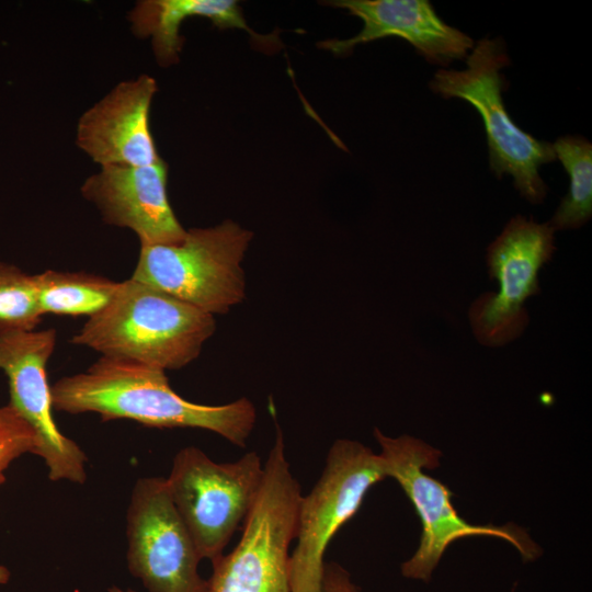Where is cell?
<instances>
[{
  "mask_svg": "<svg viewBox=\"0 0 592 592\" xmlns=\"http://www.w3.org/2000/svg\"><path fill=\"white\" fill-rule=\"evenodd\" d=\"M555 230L546 224L517 215L510 219L487 251L489 274L498 293L480 295L469 308L476 339L483 345L502 346L525 330L528 317L523 305L539 293L538 273L555 252Z\"/></svg>",
  "mask_w": 592,
  "mask_h": 592,
  "instance_id": "9c48e42d",
  "label": "cell"
},
{
  "mask_svg": "<svg viewBox=\"0 0 592 592\" xmlns=\"http://www.w3.org/2000/svg\"><path fill=\"white\" fill-rule=\"evenodd\" d=\"M127 566L148 592H208L202 560L169 494L166 478L136 481L127 510Z\"/></svg>",
  "mask_w": 592,
  "mask_h": 592,
  "instance_id": "30bf717a",
  "label": "cell"
},
{
  "mask_svg": "<svg viewBox=\"0 0 592 592\" xmlns=\"http://www.w3.org/2000/svg\"><path fill=\"white\" fill-rule=\"evenodd\" d=\"M345 9L363 22L361 32L348 39H327L318 45L335 55L356 45L388 36L410 43L425 59L442 66L466 59L474 47L467 34L445 23L426 0H338L328 2Z\"/></svg>",
  "mask_w": 592,
  "mask_h": 592,
  "instance_id": "5bb4252c",
  "label": "cell"
},
{
  "mask_svg": "<svg viewBox=\"0 0 592 592\" xmlns=\"http://www.w3.org/2000/svg\"><path fill=\"white\" fill-rule=\"evenodd\" d=\"M374 437L380 446L379 456L386 476L400 485L421 522L419 546L401 563L402 577L430 582L446 549L464 537L503 539L519 551L525 562L535 561L543 554L527 531L514 523L473 524L458 514L448 487L423 471L440 466V449L414 436H387L377 428L374 429Z\"/></svg>",
  "mask_w": 592,
  "mask_h": 592,
  "instance_id": "3957f363",
  "label": "cell"
},
{
  "mask_svg": "<svg viewBox=\"0 0 592 592\" xmlns=\"http://www.w3.org/2000/svg\"><path fill=\"white\" fill-rule=\"evenodd\" d=\"M168 168L163 160L149 166H104L81 186L84 198L105 223L134 231L140 244H168L183 239L167 194Z\"/></svg>",
  "mask_w": 592,
  "mask_h": 592,
  "instance_id": "7c38bea8",
  "label": "cell"
},
{
  "mask_svg": "<svg viewBox=\"0 0 592 592\" xmlns=\"http://www.w3.org/2000/svg\"><path fill=\"white\" fill-rule=\"evenodd\" d=\"M300 498L276 426L255 502L236 547L212 563L208 592H291L289 547L296 537Z\"/></svg>",
  "mask_w": 592,
  "mask_h": 592,
  "instance_id": "277c9868",
  "label": "cell"
},
{
  "mask_svg": "<svg viewBox=\"0 0 592 592\" xmlns=\"http://www.w3.org/2000/svg\"><path fill=\"white\" fill-rule=\"evenodd\" d=\"M466 69H440L430 81L433 92L457 98L480 114L488 140L491 171L512 175L515 189L533 204L542 203L547 186L539 175L543 164L556 160L553 144L523 132L510 117L502 99L501 69L510 60L499 39H480L466 57Z\"/></svg>",
  "mask_w": 592,
  "mask_h": 592,
  "instance_id": "5b68a950",
  "label": "cell"
},
{
  "mask_svg": "<svg viewBox=\"0 0 592 592\" xmlns=\"http://www.w3.org/2000/svg\"><path fill=\"white\" fill-rule=\"evenodd\" d=\"M39 311L64 316H88L102 310L118 283L86 272L46 270L33 275Z\"/></svg>",
  "mask_w": 592,
  "mask_h": 592,
  "instance_id": "2e32d148",
  "label": "cell"
},
{
  "mask_svg": "<svg viewBox=\"0 0 592 592\" xmlns=\"http://www.w3.org/2000/svg\"><path fill=\"white\" fill-rule=\"evenodd\" d=\"M50 389L58 411L94 412L102 420L129 419L161 429H204L238 447L247 445L257 420L248 398L219 406L195 403L171 388L163 369L126 360L102 356L84 373L62 377Z\"/></svg>",
  "mask_w": 592,
  "mask_h": 592,
  "instance_id": "6da1fadb",
  "label": "cell"
},
{
  "mask_svg": "<svg viewBox=\"0 0 592 592\" xmlns=\"http://www.w3.org/2000/svg\"><path fill=\"white\" fill-rule=\"evenodd\" d=\"M553 149L569 175L570 185L548 224L555 231L579 228L592 215V145L583 137L566 136L558 138Z\"/></svg>",
  "mask_w": 592,
  "mask_h": 592,
  "instance_id": "e0dca14e",
  "label": "cell"
},
{
  "mask_svg": "<svg viewBox=\"0 0 592 592\" xmlns=\"http://www.w3.org/2000/svg\"><path fill=\"white\" fill-rule=\"evenodd\" d=\"M252 237L226 220L186 230L174 243L141 244L132 277L204 312L226 314L244 298L241 262Z\"/></svg>",
  "mask_w": 592,
  "mask_h": 592,
  "instance_id": "8992f818",
  "label": "cell"
},
{
  "mask_svg": "<svg viewBox=\"0 0 592 592\" xmlns=\"http://www.w3.org/2000/svg\"><path fill=\"white\" fill-rule=\"evenodd\" d=\"M191 16L206 18L219 29L244 30L260 42L263 38L251 31L238 2L232 0H145L137 2L128 14L134 33L151 37L155 56L161 66L179 60L183 45L180 26Z\"/></svg>",
  "mask_w": 592,
  "mask_h": 592,
  "instance_id": "9a60e30c",
  "label": "cell"
},
{
  "mask_svg": "<svg viewBox=\"0 0 592 592\" xmlns=\"http://www.w3.org/2000/svg\"><path fill=\"white\" fill-rule=\"evenodd\" d=\"M215 329L213 315L130 277L71 342L103 357L179 369L200 355Z\"/></svg>",
  "mask_w": 592,
  "mask_h": 592,
  "instance_id": "7a4b0ae2",
  "label": "cell"
},
{
  "mask_svg": "<svg viewBox=\"0 0 592 592\" xmlns=\"http://www.w3.org/2000/svg\"><path fill=\"white\" fill-rule=\"evenodd\" d=\"M387 478L383 459L361 442H333L319 479L298 506L296 547L289 556L291 592H318L325 553L360 510L369 489Z\"/></svg>",
  "mask_w": 592,
  "mask_h": 592,
  "instance_id": "ba28073f",
  "label": "cell"
},
{
  "mask_svg": "<svg viewBox=\"0 0 592 592\" xmlns=\"http://www.w3.org/2000/svg\"><path fill=\"white\" fill-rule=\"evenodd\" d=\"M318 592H362L351 573L337 562H326Z\"/></svg>",
  "mask_w": 592,
  "mask_h": 592,
  "instance_id": "ffe728a7",
  "label": "cell"
},
{
  "mask_svg": "<svg viewBox=\"0 0 592 592\" xmlns=\"http://www.w3.org/2000/svg\"><path fill=\"white\" fill-rule=\"evenodd\" d=\"M263 465L255 452L230 463H217L195 446L175 454L166 483L201 559L214 563L224 555L255 502Z\"/></svg>",
  "mask_w": 592,
  "mask_h": 592,
  "instance_id": "52a82bcc",
  "label": "cell"
},
{
  "mask_svg": "<svg viewBox=\"0 0 592 592\" xmlns=\"http://www.w3.org/2000/svg\"><path fill=\"white\" fill-rule=\"evenodd\" d=\"M109 591H110V592H135V591H133V590H130V589L122 590V589H119V588H117V587H112V588L109 589Z\"/></svg>",
  "mask_w": 592,
  "mask_h": 592,
  "instance_id": "7402d4cb",
  "label": "cell"
},
{
  "mask_svg": "<svg viewBox=\"0 0 592 592\" xmlns=\"http://www.w3.org/2000/svg\"><path fill=\"white\" fill-rule=\"evenodd\" d=\"M38 440L34 430L10 406L0 407V485L5 481V470L25 453L36 455Z\"/></svg>",
  "mask_w": 592,
  "mask_h": 592,
  "instance_id": "d6986e66",
  "label": "cell"
},
{
  "mask_svg": "<svg viewBox=\"0 0 592 592\" xmlns=\"http://www.w3.org/2000/svg\"><path fill=\"white\" fill-rule=\"evenodd\" d=\"M157 90L156 80L148 75L116 84L80 117L78 147L101 167H140L162 160L149 126Z\"/></svg>",
  "mask_w": 592,
  "mask_h": 592,
  "instance_id": "4fadbf2b",
  "label": "cell"
},
{
  "mask_svg": "<svg viewBox=\"0 0 592 592\" xmlns=\"http://www.w3.org/2000/svg\"><path fill=\"white\" fill-rule=\"evenodd\" d=\"M42 316L33 275L0 262V325L34 330Z\"/></svg>",
  "mask_w": 592,
  "mask_h": 592,
  "instance_id": "ac0fdd59",
  "label": "cell"
},
{
  "mask_svg": "<svg viewBox=\"0 0 592 592\" xmlns=\"http://www.w3.org/2000/svg\"><path fill=\"white\" fill-rule=\"evenodd\" d=\"M56 330H24L0 325V369L9 380L10 406L34 430L52 481H86L87 456L65 436L52 414L46 364L56 345Z\"/></svg>",
  "mask_w": 592,
  "mask_h": 592,
  "instance_id": "8fae6325",
  "label": "cell"
},
{
  "mask_svg": "<svg viewBox=\"0 0 592 592\" xmlns=\"http://www.w3.org/2000/svg\"><path fill=\"white\" fill-rule=\"evenodd\" d=\"M10 579V571L7 567L0 565V584H4Z\"/></svg>",
  "mask_w": 592,
  "mask_h": 592,
  "instance_id": "44dd1931",
  "label": "cell"
}]
</instances>
